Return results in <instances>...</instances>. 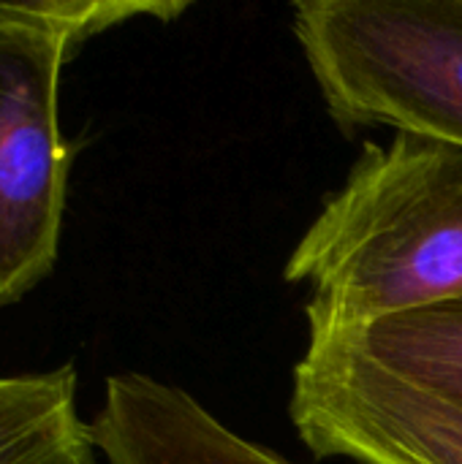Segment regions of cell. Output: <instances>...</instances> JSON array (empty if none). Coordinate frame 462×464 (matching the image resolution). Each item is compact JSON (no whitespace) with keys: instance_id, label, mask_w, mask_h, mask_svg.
I'll return each mask as SVG.
<instances>
[{"instance_id":"cell-6","label":"cell","mask_w":462,"mask_h":464,"mask_svg":"<svg viewBox=\"0 0 462 464\" xmlns=\"http://www.w3.org/2000/svg\"><path fill=\"white\" fill-rule=\"evenodd\" d=\"M76 408V370L0 378V464H95Z\"/></svg>"},{"instance_id":"cell-3","label":"cell","mask_w":462,"mask_h":464,"mask_svg":"<svg viewBox=\"0 0 462 464\" xmlns=\"http://www.w3.org/2000/svg\"><path fill=\"white\" fill-rule=\"evenodd\" d=\"M291 33L343 128L462 147V0H305Z\"/></svg>"},{"instance_id":"cell-7","label":"cell","mask_w":462,"mask_h":464,"mask_svg":"<svg viewBox=\"0 0 462 464\" xmlns=\"http://www.w3.org/2000/svg\"><path fill=\"white\" fill-rule=\"evenodd\" d=\"M340 340L406 383L462 411V296L384 318Z\"/></svg>"},{"instance_id":"cell-5","label":"cell","mask_w":462,"mask_h":464,"mask_svg":"<svg viewBox=\"0 0 462 464\" xmlns=\"http://www.w3.org/2000/svg\"><path fill=\"white\" fill-rule=\"evenodd\" d=\"M90 435L106 464H294L226 427L188 392L142 372L106 381Z\"/></svg>"},{"instance_id":"cell-4","label":"cell","mask_w":462,"mask_h":464,"mask_svg":"<svg viewBox=\"0 0 462 464\" xmlns=\"http://www.w3.org/2000/svg\"><path fill=\"white\" fill-rule=\"evenodd\" d=\"M291 424L316 457L357 464H462V411L378 367L349 340L308 343Z\"/></svg>"},{"instance_id":"cell-1","label":"cell","mask_w":462,"mask_h":464,"mask_svg":"<svg viewBox=\"0 0 462 464\" xmlns=\"http://www.w3.org/2000/svg\"><path fill=\"white\" fill-rule=\"evenodd\" d=\"M308 285V343L462 296V147L395 133L365 144L286 264Z\"/></svg>"},{"instance_id":"cell-2","label":"cell","mask_w":462,"mask_h":464,"mask_svg":"<svg viewBox=\"0 0 462 464\" xmlns=\"http://www.w3.org/2000/svg\"><path fill=\"white\" fill-rule=\"evenodd\" d=\"M172 0H0V310L44 283L60 253L71 150L60 76L76 49L123 22H172Z\"/></svg>"}]
</instances>
